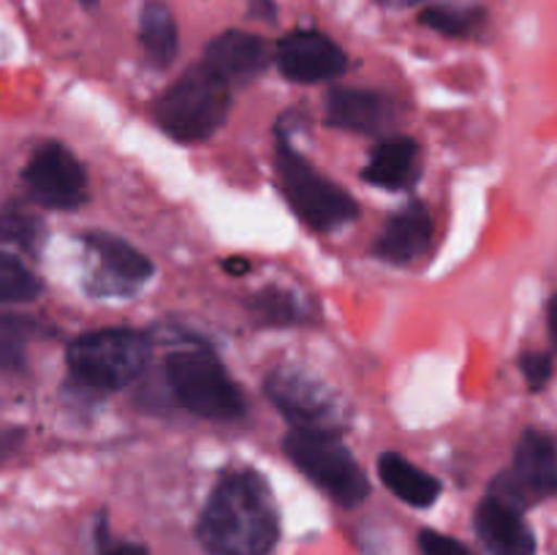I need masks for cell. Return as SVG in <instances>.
<instances>
[{
    "instance_id": "obj_1",
    "label": "cell",
    "mask_w": 557,
    "mask_h": 555,
    "mask_svg": "<svg viewBox=\"0 0 557 555\" xmlns=\"http://www.w3.org/2000/svg\"><path fill=\"white\" fill-rule=\"evenodd\" d=\"M196 533L212 555H270L281 536V517L264 479L248 468L223 473Z\"/></svg>"
},
{
    "instance_id": "obj_2",
    "label": "cell",
    "mask_w": 557,
    "mask_h": 555,
    "mask_svg": "<svg viewBox=\"0 0 557 555\" xmlns=\"http://www.w3.org/2000/svg\"><path fill=\"white\" fill-rule=\"evenodd\" d=\"M232 109V85L205 63L185 71L156 101L158 125L177 141H205L215 134Z\"/></svg>"
},
{
    "instance_id": "obj_3",
    "label": "cell",
    "mask_w": 557,
    "mask_h": 555,
    "mask_svg": "<svg viewBox=\"0 0 557 555\" xmlns=\"http://www.w3.org/2000/svg\"><path fill=\"white\" fill-rule=\"evenodd\" d=\"M275 166L281 188L286 194L288 205L294 207L299 218L315 232H332V229L346 226L357 218V201L337 188L332 180L315 172L297 150L286 141V136H277Z\"/></svg>"
},
{
    "instance_id": "obj_4",
    "label": "cell",
    "mask_w": 557,
    "mask_h": 555,
    "mask_svg": "<svg viewBox=\"0 0 557 555\" xmlns=\"http://www.w3.org/2000/svg\"><path fill=\"white\" fill-rule=\"evenodd\" d=\"M169 384L188 411L205 419H237L245 411V397L221 359L210 348L190 346L172 354L166 365Z\"/></svg>"
},
{
    "instance_id": "obj_5",
    "label": "cell",
    "mask_w": 557,
    "mask_h": 555,
    "mask_svg": "<svg viewBox=\"0 0 557 555\" xmlns=\"http://www.w3.org/2000/svg\"><path fill=\"white\" fill-rule=\"evenodd\" d=\"M147 337L134 330H96L79 335L69 348L71 373L96 392L128 386L147 365Z\"/></svg>"
},
{
    "instance_id": "obj_6",
    "label": "cell",
    "mask_w": 557,
    "mask_h": 555,
    "mask_svg": "<svg viewBox=\"0 0 557 555\" xmlns=\"http://www.w3.org/2000/svg\"><path fill=\"white\" fill-rule=\"evenodd\" d=\"M286 455L299 471H305L310 482L319 484L337 504L357 506L368 498V477L337 435L292 430L286 435Z\"/></svg>"
},
{
    "instance_id": "obj_7",
    "label": "cell",
    "mask_w": 557,
    "mask_h": 555,
    "mask_svg": "<svg viewBox=\"0 0 557 555\" xmlns=\"http://www.w3.org/2000/svg\"><path fill=\"white\" fill-rule=\"evenodd\" d=\"M490 495L525 511L557 495V444L544 430H525L515 449V462L490 488Z\"/></svg>"
},
{
    "instance_id": "obj_8",
    "label": "cell",
    "mask_w": 557,
    "mask_h": 555,
    "mask_svg": "<svg viewBox=\"0 0 557 555\" xmlns=\"http://www.w3.org/2000/svg\"><path fill=\"white\" fill-rule=\"evenodd\" d=\"M267 395L275 403L277 411L292 422L294 430L337 435L343 417L330 392L310 375L292 368L272 370L267 379Z\"/></svg>"
},
{
    "instance_id": "obj_9",
    "label": "cell",
    "mask_w": 557,
    "mask_h": 555,
    "mask_svg": "<svg viewBox=\"0 0 557 555\" xmlns=\"http://www.w3.org/2000/svg\"><path fill=\"white\" fill-rule=\"evenodd\" d=\"M25 183L33 199L49 210H74L87 196L85 166L63 145L36 150L25 166Z\"/></svg>"
},
{
    "instance_id": "obj_10",
    "label": "cell",
    "mask_w": 557,
    "mask_h": 555,
    "mask_svg": "<svg viewBox=\"0 0 557 555\" xmlns=\"http://www.w3.org/2000/svg\"><path fill=\"white\" fill-rule=\"evenodd\" d=\"M275 60L283 76L302 85L335 79L346 71V52L319 30H294L281 38L275 49Z\"/></svg>"
},
{
    "instance_id": "obj_11",
    "label": "cell",
    "mask_w": 557,
    "mask_h": 555,
    "mask_svg": "<svg viewBox=\"0 0 557 555\" xmlns=\"http://www.w3.org/2000/svg\"><path fill=\"white\" fill-rule=\"evenodd\" d=\"M85 245L98 264V270L92 272L98 294H128L150 278V259L125 239L107 232H92L85 237Z\"/></svg>"
},
{
    "instance_id": "obj_12",
    "label": "cell",
    "mask_w": 557,
    "mask_h": 555,
    "mask_svg": "<svg viewBox=\"0 0 557 555\" xmlns=\"http://www.w3.org/2000/svg\"><path fill=\"white\" fill-rule=\"evenodd\" d=\"M395 103L373 90L357 87H337L326 98V120L335 128L354 134H381L395 123Z\"/></svg>"
},
{
    "instance_id": "obj_13",
    "label": "cell",
    "mask_w": 557,
    "mask_h": 555,
    "mask_svg": "<svg viewBox=\"0 0 557 555\" xmlns=\"http://www.w3.org/2000/svg\"><path fill=\"white\" fill-rule=\"evenodd\" d=\"M473 522L479 539L493 555H536V536L515 506L487 495L479 504Z\"/></svg>"
},
{
    "instance_id": "obj_14",
    "label": "cell",
    "mask_w": 557,
    "mask_h": 555,
    "mask_svg": "<svg viewBox=\"0 0 557 555\" xmlns=\"http://www.w3.org/2000/svg\"><path fill=\"white\" fill-rule=\"evenodd\" d=\"M433 245V218L422 205H411L392 215L381 229L373 250L389 264H413Z\"/></svg>"
},
{
    "instance_id": "obj_15",
    "label": "cell",
    "mask_w": 557,
    "mask_h": 555,
    "mask_svg": "<svg viewBox=\"0 0 557 555\" xmlns=\"http://www.w3.org/2000/svg\"><path fill=\"white\" fill-rule=\"evenodd\" d=\"M270 63L267 44L245 30H226L207 44L205 65L215 71L223 82H248Z\"/></svg>"
},
{
    "instance_id": "obj_16",
    "label": "cell",
    "mask_w": 557,
    "mask_h": 555,
    "mask_svg": "<svg viewBox=\"0 0 557 555\" xmlns=\"http://www.w3.org/2000/svg\"><path fill=\"white\" fill-rule=\"evenodd\" d=\"M362 177L386 190H406L419 177V147L408 136H389L370 152Z\"/></svg>"
},
{
    "instance_id": "obj_17",
    "label": "cell",
    "mask_w": 557,
    "mask_h": 555,
    "mask_svg": "<svg viewBox=\"0 0 557 555\" xmlns=\"http://www.w3.org/2000/svg\"><path fill=\"white\" fill-rule=\"evenodd\" d=\"M381 482L392 490L400 501L411 506H433L441 495V482L422 468L408 462L406 457L386 452L379 460Z\"/></svg>"
},
{
    "instance_id": "obj_18",
    "label": "cell",
    "mask_w": 557,
    "mask_h": 555,
    "mask_svg": "<svg viewBox=\"0 0 557 555\" xmlns=\"http://www.w3.org/2000/svg\"><path fill=\"white\" fill-rule=\"evenodd\" d=\"M139 41L147 60L156 69H166L177 54V22H174L172 9L163 0H147L145 9H141Z\"/></svg>"
},
{
    "instance_id": "obj_19",
    "label": "cell",
    "mask_w": 557,
    "mask_h": 555,
    "mask_svg": "<svg viewBox=\"0 0 557 555\" xmlns=\"http://www.w3.org/2000/svg\"><path fill=\"white\" fill-rule=\"evenodd\" d=\"M419 22L441 36L451 38H473L487 25V9L476 3H441L428 5L419 14Z\"/></svg>"
},
{
    "instance_id": "obj_20",
    "label": "cell",
    "mask_w": 557,
    "mask_h": 555,
    "mask_svg": "<svg viewBox=\"0 0 557 555\" xmlns=\"http://www.w3.org/2000/svg\"><path fill=\"white\" fill-rule=\"evenodd\" d=\"M250 308H253L256 319H259L261 324L286 326L299 324V321L305 319L302 303H299L297 294H288L283 292V288H267V292L256 294Z\"/></svg>"
},
{
    "instance_id": "obj_21",
    "label": "cell",
    "mask_w": 557,
    "mask_h": 555,
    "mask_svg": "<svg viewBox=\"0 0 557 555\" xmlns=\"http://www.w3.org/2000/svg\"><path fill=\"white\" fill-rule=\"evenodd\" d=\"M38 292V278L16 256L0 250V303H30Z\"/></svg>"
},
{
    "instance_id": "obj_22",
    "label": "cell",
    "mask_w": 557,
    "mask_h": 555,
    "mask_svg": "<svg viewBox=\"0 0 557 555\" xmlns=\"http://www.w3.org/2000/svg\"><path fill=\"white\" fill-rule=\"evenodd\" d=\"M27 335H30V326L25 324V319L0 313V368H22L27 351Z\"/></svg>"
},
{
    "instance_id": "obj_23",
    "label": "cell",
    "mask_w": 557,
    "mask_h": 555,
    "mask_svg": "<svg viewBox=\"0 0 557 555\" xmlns=\"http://www.w3.org/2000/svg\"><path fill=\"white\" fill-rule=\"evenodd\" d=\"M0 239L33 250L41 239V221L33 218L30 212L20 210V207H9V210L0 212Z\"/></svg>"
},
{
    "instance_id": "obj_24",
    "label": "cell",
    "mask_w": 557,
    "mask_h": 555,
    "mask_svg": "<svg viewBox=\"0 0 557 555\" xmlns=\"http://www.w3.org/2000/svg\"><path fill=\"white\" fill-rule=\"evenodd\" d=\"M520 370L533 392H542L553 379V357L547 351H528L520 357Z\"/></svg>"
},
{
    "instance_id": "obj_25",
    "label": "cell",
    "mask_w": 557,
    "mask_h": 555,
    "mask_svg": "<svg viewBox=\"0 0 557 555\" xmlns=\"http://www.w3.org/2000/svg\"><path fill=\"white\" fill-rule=\"evenodd\" d=\"M419 550H422V555H473L471 550L462 542H457L455 536H446V533L438 531L419 533Z\"/></svg>"
},
{
    "instance_id": "obj_26",
    "label": "cell",
    "mask_w": 557,
    "mask_h": 555,
    "mask_svg": "<svg viewBox=\"0 0 557 555\" xmlns=\"http://www.w3.org/2000/svg\"><path fill=\"white\" fill-rule=\"evenodd\" d=\"M98 550H101V555H147V550L141 544L120 542V539L109 536L107 526L98 528Z\"/></svg>"
},
{
    "instance_id": "obj_27",
    "label": "cell",
    "mask_w": 557,
    "mask_h": 555,
    "mask_svg": "<svg viewBox=\"0 0 557 555\" xmlns=\"http://www.w3.org/2000/svg\"><path fill=\"white\" fill-rule=\"evenodd\" d=\"M20 439H22L20 430H11V428L0 430V462H5L11 455H14L16 446H20Z\"/></svg>"
},
{
    "instance_id": "obj_28",
    "label": "cell",
    "mask_w": 557,
    "mask_h": 555,
    "mask_svg": "<svg viewBox=\"0 0 557 555\" xmlns=\"http://www.w3.org/2000/svg\"><path fill=\"white\" fill-rule=\"evenodd\" d=\"M547 324H549V335H553V341L557 346V294L549 299V305H547Z\"/></svg>"
},
{
    "instance_id": "obj_29",
    "label": "cell",
    "mask_w": 557,
    "mask_h": 555,
    "mask_svg": "<svg viewBox=\"0 0 557 555\" xmlns=\"http://www.w3.org/2000/svg\"><path fill=\"white\" fill-rule=\"evenodd\" d=\"M379 3L386 5V9H411V5L424 3V0H379Z\"/></svg>"
},
{
    "instance_id": "obj_30",
    "label": "cell",
    "mask_w": 557,
    "mask_h": 555,
    "mask_svg": "<svg viewBox=\"0 0 557 555\" xmlns=\"http://www.w3.org/2000/svg\"><path fill=\"white\" fill-rule=\"evenodd\" d=\"M226 267H228V270H232V272H243L248 264H245V261H228Z\"/></svg>"
},
{
    "instance_id": "obj_31",
    "label": "cell",
    "mask_w": 557,
    "mask_h": 555,
    "mask_svg": "<svg viewBox=\"0 0 557 555\" xmlns=\"http://www.w3.org/2000/svg\"><path fill=\"white\" fill-rule=\"evenodd\" d=\"M82 3H87V5H92V3H96V0H82Z\"/></svg>"
}]
</instances>
